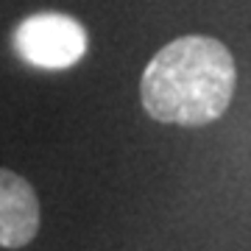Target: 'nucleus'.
Segmentation results:
<instances>
[{
	"label": "nucleus",
	"mask_w": 251,
	"mask_h": 251,
	"mask_svg": "<svg viewBox=\"0 0 251 251\" xmlns=\"http://www.w3.org/2000/svg\"><path fill=\"white\" fill-rule=\"evenodd\" d=\"M14 50L20 59L45 70L73 67L87 53V31L78 20L56 11L25 17L14 31Z\"/></svg>",
	"instance_id": "f03ea898"
},
{
	"label": "nucleus",
	"mask_w": 251,
	"mask_h": 251,
	"mask_svg": "<svg viewBox=\"0 0 251 251\" xmlns=\"http://www.w3.org/2000/svg\"><path fill=\"white\" fill-rule=\"evenodd\" d=\"M234 59L212 36H181L165 45L143 73V106L159 123L204 126L234 95Z\"/></svg>",
	"instance_id": "f257e3e1"
},
{
	"label": "nucleus",
	"mask_w": 251,
	"mask_h": 251,
	"mask_svg": "<svg viewBox=\"0 0 251 251\" xmlns=\"http://www.w3.org/2000/svg\"><path fill=\"white\" fill-rule=\"evenodd\" d=\"M39 232V201L34 187L14 171L0 168V246L23 249Z\"/></svg>",
	"instance_id": "7ed1b4c3"
}]
</instances>
